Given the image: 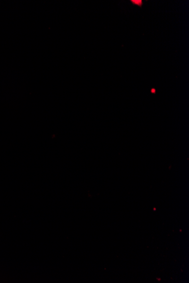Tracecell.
<instances>
[{
    "mask_svg": "<svg viewBox=\"0 0 189 283\" xmlns=\"http://www.w3.org/2000/svg\"><path fill=\"white\" fill-rule=\"evenodd\" d=\"M131 2H132L134 5H137L139 7H140V8H142V6L143 5V2L142 1V0H140V1H138V0H136V1H134V0H132V1H131Z\"/></svg>",
    "mask_w": 189,
    "mask_h": 283,
    "instance_id": "6da1fadb",
    "label": "cell"
}]
</instances>
